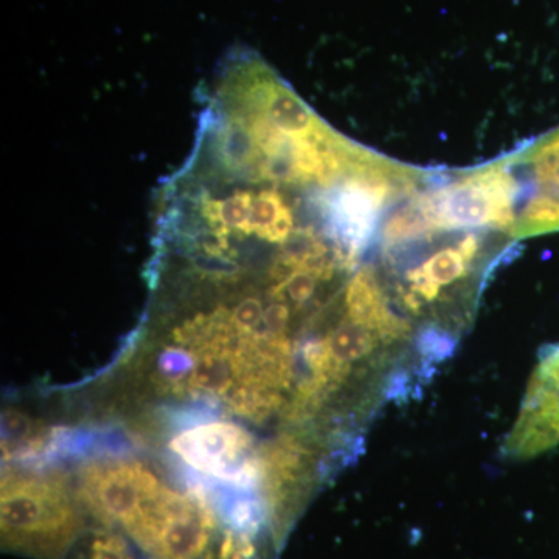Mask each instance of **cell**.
<instances>
[{"label":"cell","mask_w":559,"mask_h":559,"mask_svg":"<svg viewBox=\"0 0 559 559\" xmlns=\"http://www.w3.org/2000/svg\"><path fill=\"white\" fill-rule=\"evenodd\" d=\"M61 559H145V557L120 530L97 524L86 518V524Z\"/></svg>","instance_id":"5"},{"label":"cell","mask_w":559,"mask_h":559,"mask_svg":"<svg viewBox=\"0 0 559 559\" xmlns=\"http://www.w3.org/2000/svg\"><path fill=\"white\" fill-rule=\"evenodd\" d=\"M0 521L7 551L61 559L86 524V514L66 471L43 463L3 474Z\"/></svg>","instance_id":"1"},{"label":"cell","mask_w":559,"mask_h":559,"mask_svg":"<svg viewBox=\"0 0 559 559\" xmlns=\"http://www.w3.org/2000/svg\"><path fill=\"white\" fill-rule=\"evenodd\" d=\"M469 264L455 245L452 248L437 250L415 271L441 289V286H450L457 280L466 277Z\"/></svg>","instance_id":"8"},{"label":"cell","mask_w":559,"mask_h":559,"mask_svg":"<svg viewBox=\"0 0 559 559\" xmlns=\"http://www.w3.org/2000/svg\"><path fill=\"white\" fill-rule=\"evenodd\" d=\"M344 307L349 320L373 331L382 341L399 340L409 333L407 322L390 311L380 280L371 266L362 267L349 280Z\"/></svg>","instance_id":"4"},{"label":"cell","mask_w":559,"mask_h":559,"mask_svg":"<svg viewBox=\"0 0 559 559\" xmlns=\"http://www.w3.org/2000/svg\"><path fill=\"white\" fill-rule=\"evenodd\" d=\"M516 179L507 160L485 165L415 197L437 234L468 229L510 231L516 221Z\"/></svg>","instance_id":"2"},{"label":"cell","mask_w":559,"mask_h":559,"mask_svg":"<svg viewBox=\"0 0 559 559\" xmlns=\"http://www.w3.org/2000/svg\"><path fill=\"white\" fill-rule=\"evenodd\" d=\"M378 341H380V337L377 333L353 322L348 319V316L342 320L330 336L333 355L336 356L337 360L348 364V366H352L356 360L366 358L377 347Z\"/></svg>","instance_id":"7"},{"label":"cell","mask_w":559,"mask_h":559,"mask_svg":"<svg viewBox=\"0 0 559 559\" xmlns=\"http://www.w3.org/2000/svg\"><path fill=\"white\" fill-rule=\"evenodd\" d=\"M518 182L516 221L510 237L559 231V127L507 157Z\"/></svg>","instance_id":"3"},{"label":"cell","mask_w":559,"mask_h":559,"mask_svg":"<svg viewBox=\"0 0 559 559\" xmlns=\"http://www.w3.org/2000/svg\"><path fill=\"white\" fill-rule=\"evenodd\" d=\"M278 550L271 533L226 524L204 559H272Z\"/></svg>","instance_id":"6"},{"label":"cell","mask_w":559,"mask_h":559,"mask_svg":"<svg viewBox=\"0 0 559 559\" xmlns=\"http://www.w3.org/2000/svg\"><path fill=\"white\" fill-rule=\"evenodd\" d=\"M559 396V345L546 348L540 356L538 369L535 370L530 388L527 401H549Z\"/></svg>","instance_id":"9"},{"label":"cell","mask_w":559,"mask_h":559,"mask_svg":"<svg viewBox=\"0 0 559 559\" xmlns=\"http://www.w3.org/2000/svg\"><path fill=\"white\" fill-rule=\"evenodd\" d=\"M419 355L428 362H439L454 355L455 340L450 334L437 329H425L418 334Z\"/></svg>","instance_id":"10"}]
</instances>
